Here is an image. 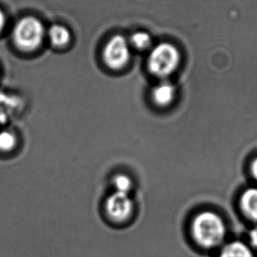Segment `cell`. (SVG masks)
I'll return each mask as SVG.
<instances>
[{
    "mask_svg": "<svg viewBox=\"0 0 257 257\" xmlns=\"http://www.w3.org/2000/svg\"><path fill=\"white\" fill-rule=\"evenodd\" d=\"M191 232L198 245L212 248L224 241L226 226L219 215L212 211H203L193 219Z\"/></svg>",
    "mask_w": 257,
    "mask_h": 257,
    "instance_id": "6da1fadb",
    "label": "cell"
},
{
    "mask_svg": "<svg viewBox=\"0 0 257 257\" xmlns=\"http://www.w3.org/2000/svg\"><path fill=\"white\" fill-rule=\"evenodd\" d=\"M180 60V53L174 45L161 43L151 52L148 58V68L154 75L166 78L177 69Z\"/></svg>",
    "mask_w": 257,
    "mask_h": 257,
    "instance_id": "7a4b0ae2",
    "label": "cell"
},
{
    "mask_svg": "<svg viewBox=\"0 0 257 257\" xmlns=\"http://www.w3.org/2000/svg\"><path fill=\"white\" fill-rule=\"evenodd\" d=\"M43 23L32 16L22 19L14 29L15 44L24 51L36 50L43 42Z\"/></svg>",
    "mask_w": 257,
    "mask_h": 257,
    "instance_id": "3957f363",
    "label": "cell"
},
{
    "mask_svg": "<svg viewBox=\"0 0 257 257\" xmlns=\"http://www.w3.org/2000/svg\"><path fill=\"white\" fill-rule=\"evenodd\" d=\"M107 218L115 224L128 221L134 212V202L127 194L113 192L107 196L104 203Z\"/></svg>",
    "mask_w": 257,
    "mask_h": 257,
    "instance_id": "277c9868",
    "label": "cell"
},
{
    "mask_svg": "<svg viewBox=\"0 0 257 257\" xmlns=\"http://www.w3.org/2000/svg\"><path fill=\"white\" fill-rule=\"evenodd\" d=\"M131 57L130 45L123 36L111 37L104 48L103 58L109 68L119 70L128 64Z\"/></svg>",
    "mask_w": 257,
    "mask_h": 257,
    "instance_id": "5b68a950",
    "label": "cell"
},
{
    "mask_svg": "<svg viewBox=\"0 0 257 257\" xmlns=\"http://www.w3.org/2000/svg\"><path fill=\"white\" fill-rule=\"evenodd\" d=\"M240 208L247 218L257 221V188H250L243 193Z\"/></svg>",
    "mask_w": 257,
    "mask_h": 257,
    "instance_id": "8992f818",
    "label": "cell"
},
{
    "mask_svg": "<svg viewBox=\"0 0 257 257\" xmlns=\"http://www.w3.org/2000/svg\"><path fill=\"white\" fill-rule=\"evenodd\" d=\"M175 95V86L168 82H162L153 91V99L158 106L166 107L171 103Z\"/></svg>",
    "mask_w": 257,
    "mask_h": 257,
    "instance_id": "52a82bcc",
    "label": "cell"
},
{
    "mask_svg": "<svg viewBox=\"0 0 257 257\" xmlns=\"http://www.w3.org/2000/svg\"><path fill=\"white\" fill-rule=\"evenodd\" d=\"M219 257H253V254L245 243L232 241L222 248Z\"/></svg>",
    "mask_w": 257,
    "mask_h": 257,
    "instance_id": "ba28073f",
    "label": "cell"
},
{
    "mask_svg": "<svg viewBox=\"0 0 257 257\" xmlns=\"http://www.w3.org/2000/svg\"><path fill=\"white\" fill-rule=\"evenodd\" d=\"M49 38L54 46H65L71 41V33L64 26L53 25L49 30Z\"/></svg>",
    "mask_w": 257,
    "mask_h": 257,
    "instance_id": "9c48e42d",
    "label": "cell"
},
{
    "mask_svg": "<svg viewBox=\"0 0 257 257\" xmlns=\"http://www.w3.org/2000/svg\"><path fill=\"white\" fill-rule=\"evenodd\" d=\"M19 139L15 132L11 130L0 131V153L8 154L18 147Z\"/></svg>",
    "mask_w": 257,
    "mask_h": 257,
    "instance_id": "30bf717a",
    "label": "cell"
},
{
    "mask_svg": "<svg viewBox=\"0 0 257 257\" xmlns=\"http://www.w3.org/2000/svg\"><path fill=\"white\" fill-rule=\"evenodd\" d=\"M112 187L114 188V192L121 193L130 195L133 190V182L128 175L125 174H116L113 176Z\"/></svg>",
    "mask_w": 257,
    "mask_h": 257,
    "instance_id": "8fae6325",
    "label": "cell"
},
{
    "mask_svg": "<svg viewBox=\"0 0 257 257\" xmlns=\"http://www.w3.org/2000/svg\"><path fill=\"white\" fill-rule=\"evenodd\" d=\"M131 43L138 50H146L150 46L152 38L150 35L147 32H136L131 37Z\"/></svg>",
    "mask_w": 257,
    "mask_h": 257,
    "instance_id": "7c38bea8",
    "label": "cell"
},
{
    "mask_svg": "<svg viewBox=\"0 0 257 257\" xmlns=\"http://www.w3.org/2000/svg\"><path fill=\"white\" fill-rule=\"evenodd\" d=\"M250 242L252 246L257 248V226L253 227L249 232Z\"/></svg>",
    "mask_w": 257,
    "mask_h": 257,
    "instance_id": "4fadbf2b",
    "label": "cell"
},
{
    "mask_svg": "<svg viewBox=\"0 0 257 257\" xmlns=\"http://www.w3.org/2000/svg\"><path fill=\"white\" fill-rule=\"evenodd\" d=\"M6 22H7L6 15H5L4 12L0 9V32L2 31V29H4L5 25H6Z\"/></svg>",
    "mask_w": 257,
    "mask_h": 257,
    "instance_id": "5bb4252c",
    "label": "cell"
},
{
    "mask_svg": "<svg viewBox=\"0 0 257 257\" xmlns=\"http://www.w3.org/2000/svg\"><path fill=\"white\" fill-rule=\"evenodd\" d=\"M251 172L253 177L257 180V158L253 161L252 166H251Z\"/></svg>",
    "mask_w": 257,
    "mask_h": 257,
    "instance_id": "9a60e30c",
    "label": "cell"
}]
</instances>
